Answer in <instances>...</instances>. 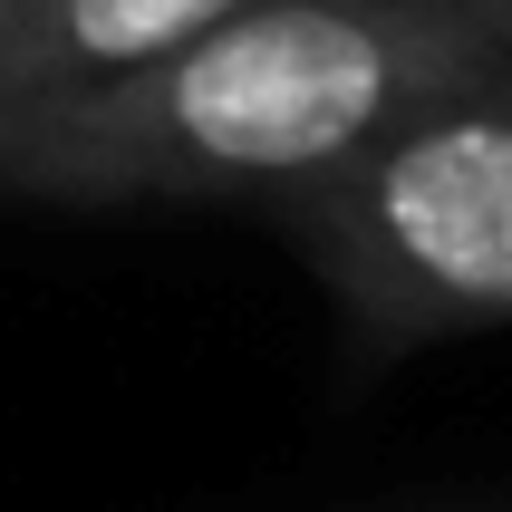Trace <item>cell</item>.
<instances>
[{
	"mask_svg": "<svg viewBox=\"0 0 512 512\" xmlns=\"http://www.w3.org/2000/svg\"><path fill=\"white\" fill-rule=\"evenodd\" d=\"M493 68L474 29L416 0H242L107 97L0 126V184L49 203H271Z\"/></svg>",
	"mask_w": 512,
	"mask_h": 512,
	"instance_id": "6da1fadb",
	"label": "cell"
},
{
	"mask_svg": "<svg viewBox=\"0 0 512 512\" xmlns=\"http://www.w3.org/2000/svg\"><path fill=\"white\" fill-rule=\"evenodd\" d=\"M339 310L368 339H445L512 319V68L435 97L358 165L271 194Z\"/></svg>",
	"mask_w": 512,
	"mask_h": 512,
	"instance_id": "7a4b0ae2",
	"label": "cell"
},
{
	"mask_svg": "<svg viewBox=\"0 0 512 512\" xmlns=\"http://www.w3.org/2000/svg\"><path fill=\"white\" fill-rule=\"evenodd\" d=\"M242 0H20L0 20V126L107 97Z\"/></svg>",
	"mask_w": 512,
	"mask_h": 512,
	"instance_id": "3957f363",
	"label": "cell"
},
{
	"mask_svg": "<svg viewBox=\"0 0 512 512\" xmlns=\"http://www.w3.org/2000/svg\"><path fill=\"white\" fill-rule=\"evenodd\" d=\"M416 10H435V20H455V29H474L493 58L512 68V0H416Z\"/></svg>",
	"mask_w": 512,
	"mask_h": 512,
	"instance_id": "277c9868",
	"label": "cell"
},
{
	"mask_svg": "<svg viewBox=\"0 0 512 512\" xmlns=\"http://www.w3.org/2000/svg\"><path fill=\"white\" fill-rule=\"evenodd\" d=\"M10 10H20V0H0V20H10Z\"/></svg>",
	"mask_w": 512,
	"mask_h": 512,
	"instance_id": "5b68a950",
	"label": "cell"
}]
</instances>
